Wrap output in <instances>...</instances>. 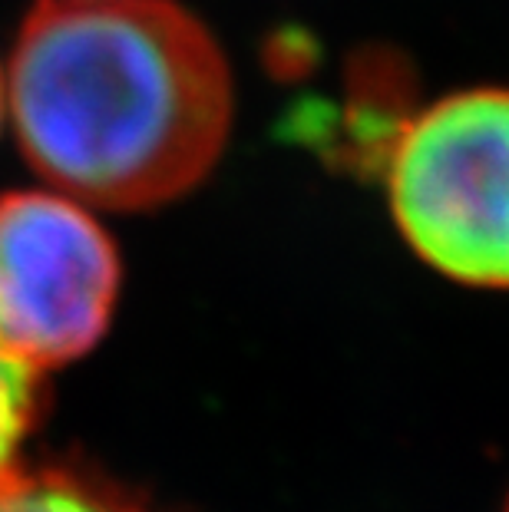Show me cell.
Instances as JSON below:
<instances>
[{"instance_id":"cell-1","label":"cell","mask_w":509,"mask_h":512,"mask_svg":"<svg viewBox=\"0 0 509 512\" xmlns=\"http://www.w3.org/2000/svg\"><path fill=\"white\" fill-rule=\"evenodd\" d=\"M4 103L27 162L60 195L143 212L192 192L219 162L232 73L176 0H40Z\"/></svg>"},{"instance_id":"cell-2","label":"cell","mask_w":509,"mask_h":512,"mask_svg":"<svg viewBox=\"0 0 509 512\" xmlns=\"http://www.w3.org/2000/svg\"><path fill=\"white\" fill-rule=\"evenodd\" d=\"M387 195L430 268L509 288V90L450 93L410 119L391 149Z\"/></svg>"},{"instance_id":"cell-3","label":"cell","mask_w":509,"mask_h":512,"mask_svg":"<svg viewBox=\"0 0 509 512\" xmlns=\"http://www.w3.org/2000/svg\"><path fill=\"white\" fill-rule=\"evenodd\" d=\"M119 294L113 238L60 192L0 195V351L34 374L100 341Z\"/></svg>"},{"instance_id":"cell-4","label":"cell","mask_w":509,"mask_h":512,"mask_svg":"<svg viewBox=\"0 0 509 512\" xmlns=\"http://www.w3.org/2000/svg\"><path fill=\"white\" fill-rule=\"evenodd\" d=\"M0 512H149L136 496L80 470H17L0 479Z\"/></svg>"},{"instance_id":"cell-5","label":"cell","mask_w":509,"mask_h":512,"mask_svg":"<svg viewBox=\"0 0 509 512\" xmlns=\"http://www.w3.org/2000/svg\"><path fill=\"white\" fill-rule=\"evenodd\" d=\"M37 377L0 351V479L17 470V453L37 417Z\"/></svg>"},{"instance_id":"cell-6","label":"cell","mask_w":509,"mask_h":512,"mask_svg":"<svg viewBox=\"0 0 509 512\" xmlns=\"http://www.w3.org/2000/svg\"><path fill=\"white\" fill-rule=\"evenodd\" d=\"M0 119H4V76H0Z\"/></svg>"},{"instance_id":"cell-7","label":"cell","mask_w":509,"mask_h":512,"mask_svg":"<svg viewBox=\"0 0 509 512\" xmlns=\"http://www.w3.org/2000/svg\"><path fill=\"white\" fill-rule=\"evenodd\" d=\"M503 512H509V503H506V509H503Z\"/></svg>"}]
</instances>
